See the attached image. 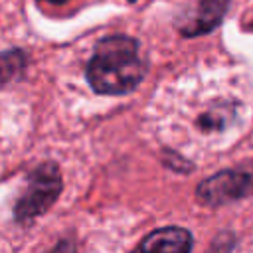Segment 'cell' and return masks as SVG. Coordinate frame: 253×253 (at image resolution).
<instances>
[{"mask_svg": "<svg viewBox=\"0 0 253 253\" xmlns=\"http://www.w3.org/2000/svg\"><path fill=\"white\" fill-rule=\"evenodd\" d=\"M146 65L138 53L136 40L128 36L103 38L87 63V81L101 95H125L144 77Z\"/></svg>", "mask_w": 253, "mask_h": 253, "instance_id": "6da1fadb", "label": "cell"}, {"mask_svg": "<svg viewBox=\"0 0 253 253\" xmlns=\"http://www.w3.org/2000/svg\"><path fill=\"white\" fill-rule=\"evenodd\" d=\"M59 192H61V178H59L55 164L47 162V164L38 166L30 174L28 184L16 202L14 217L20 223H28L30 219L43 213L55 202Z\"/></svg>", "mask_w": 253, "mask_h": 253, "instance_id": "7a4b0ae2", "label": "cell"}, {"mask_svg": "<svg viewBox=\"0 0 253 253\" xmlns=\"http://www.w3.org/2000/svg\"><path fill=\"white\" fill-rule=\"evenodd\" d=\"M253 192V176L241 170H223L198 186V200L208 206H223Z\"/></svg>", "mask_w": 253, "mask_h": 253, "instance_id": "3957f363", "label": "cell"}, {"mask_svg": "<svg viewBox=\"0 0 253 253\" xmlns=\"http://www.w3.org/2000/svg\"><path fill=\"white\" fill-rule=\"evenodd\" d=\"M227 10V0H188L178 18V30L184 36H200L213 30Z\"/></svg>", "mask_w": 253, "mask_h": 253, "instance_id": "277c9868", "label": "cell"}, {"mask_svg": "<svg viewBox=\"0 0 253 253\" xmlns=\"http://www.w3.org/2000/svg\"><path fill=\"white\" fill-rule=\"evenodd\" d=\"M194 245L192 241V235L182 229V227H164V229H158V231H152L140 245L138 249L140 251H152V253H158V251H168V253H184V251H190Z\"/></svg>", "mask_w": 253, "mask_h": 253, "instance_id": "5b68a950", "label": "cell"}, {"mask_svg": "<svg viewBox=\"0 0 253 253\" xmlns=\"http://www.w3.org/2000/svg\"><path fill=\"white\" fill-rule=\"evenodd\" d=\"M235 111H237L235 103H219L198 117V128L204 134H217L233 125V121L237 117Z\"/></svg>", "mask_w": 253, "mask_h": 253, "instance_id": "8992f818", "label": "cell"}, {"mask_svg": "<svg viewBox=\"0 0 253 253\" xmlns=\"http://www.w3.org/2000/svg\"><path fill=\"white\" fill-rule=\"evenodd\" d=\"M42 2H49V4H63L67 0H42Z\"/></svg>", "mask_w": 253, "mask_h": 253, "instance_id": "52a82bcc", "label": "cell"}, {"mask_svg": "<svg viewBox=\"0 0 253 253\" xmlns=\"http://www.w3.org/2000/svg\"><path fill=\"white\" fill-rule=\"evenodd\" d=\"M130 2H132V0H130Z\"/></svg>", "mask_w": 253, "mask_h": 253, "instance_id": "ba28073f", "label": "cell"}]
</instances>
